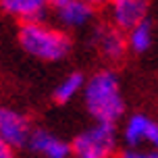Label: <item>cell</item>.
I'll return each instance as SVG.
<instances>
[{
  "instance_id": "obj_13",
  "label": "cell",
  "mask_w": 158,
  "mask_h": 158,
  "mask_svg": "<svg viewBox=\"0 0 158 158\" xmlns=\"http://www.w3.org/2000/svg\"><path fill=\"white\" fill-rule=\"evenodd\" d=\"M121 158H158L154 148H127Z\"/></svg>"
},
{
  "instance_id": "obj_10",
  "label": "cell",
  "mask_w": 158,
  "mask_h": 158,
  "mask_svg": "<svg viewBox=\"0 0 158 158\" xmlns=\"http://www.w3.org/2000/svg\"><path fill=\"white\" fill-rule=\"evenodd\" d=\"M0 8L21 23L44 21L50 10L48 0H0Z\"/></svg>"
},
{
  "instance_id": "obj_8",
  "label": "cell",
  "mask_w": 158,
  "mask_h": 158,
  "mask_svg": "<svg viewBox=\"0 0 158 158\" xmlns=\"http://www.w3.org/2000/svg\"><path fill=\"white\" fill-rule=\"evenodd\" d=\"M50 8L63 29H83L94 21V8L83 0H56Z\"/></svg>"
},
{
  "instance_id": "obj_2",
  "label": "cell",
  "mask_w": 158,
  "mask_h": 158,
  "mask_svg": "<svg viewBox=\"0 0 158 158\" xmlns=\"http://www.w3.org/2000/svg\"><path fill=\"white\" fill-rule=\"evenodd\" d=\"M19 46L33 58L42 63H58L69 56L71 52V38L54 25L46 21H33V23H21L19 27Z\"/></svg>"
},
{
  "instance_id": "obj_11",
  "label": "cell",
  "mask_w": 158,
  "mask_h": 158,
  "mask_svg": "<svg viewBox=\"0 0 158 158\" xmlns=\"http://www.w3.org/2000/svg\"><path fill=\"white\" fill-rule=\"evenodd\" d=\"M125 42H127V52L133 54H146L154 44V25L150 19H146L142 23L131 27L125 31Z\"/></svg>"
},
{
  "instance_id": "obj_6",
  "label": "cell",
  "mask_w": 158,
  "mask_h": 158,
  "mask_svg": "<svg viewBox=\"0 0 158 158\" xmlns=\"http://www.w3.org/2000/svg\"><path fill=\"white\" fill-rule=\"evenodd\" d=\"M31 121L15 108H0V139L8 148H25L31 135Z\"/></svg>"
},
{
  "instance_id": "obj_14",
  "label": "cell",
  "mask_w": 158,
  "mask_h": 158,
  "mask_svg": "<svg viewBox=\"0 0 158 158\" xmlns=\"http://www.w3.org/2000/svg\"><path fill=\"white\" fill-rule=\"evenodd\" d=\"M0 158H15V154H13V148H8L6 143L0 139Z\"/></svg>"
},
{
  "instance_id": "obj_5",
  "label": "cell",
  "mask_w": 158,
  "mask_h": 158,
  "mask_svg": "<svg viewBox=\"0 0 158 158\" xmlns=\"http://www.w3.org/2000/svg\"><path fill=\"white\" fill-rule=\"evenodd\" d=\"M110 25L118 31H129L150 15V0H108Z\"/></svg>"
},
{
  "instance_id": "obj_16",
  "label": "cell",
  "mask_w": 158,
  "mask_h": 158,
  "mask_svg": "<svg viewBox=\"0 0 158 158\" xmlns=\"http://www.w3.org/2000/svg\"><path fill=\"white\" fill-rule=\"evenodd\" d=\"M48 2H50V4H52V2H56V0H48Z\"/></svg>"
},
{
  "instance_id": "obj_15",
  "label": "cell",
  "mask_w": 158,
  "mask_h": 158,
  "mask_svg": "<svg viewBox=\"0 0 158 158\" xmlns=\"http://www.w3.org/2000/svg\"><path fill=\"white\" fill-rule=\"evenodd\" d=\"M83 2H85V4H89V6L94 8H100V6H106V4H108V0H83Z\"/></svg>"
},
{
  "instance_id": "obj_4",
  "label": "cell",
  "mask_w": 158,
  "mask_h": 158,
  "mask_svg": "<svg viewBox=\"0 0 158 158\" xmlns=\"http://www.w3.org/2000/svg\"><path fill=\"white\" fill-rule=\"evenodd\" d=\"M123 139L127 148H156L158 123L146 112H133L123 125Z\"/></svg>"
},
{
  "instance_id": "obj_12",
  "label": "cell",
  "mask_w": 158,
  "mask_h": 158,
  "mask_svg": "<svg viewBox=\"0 0 158 158\" xmlns=\"http://www.w3.org/2000/svg\"><path fill=\"white\" fill-rule=\"evenodd\" d=\"M83 83H85V75L81 71H73L58 81V85L54 87V94L52 96H54V100L58 104H69L71 100H75L81 94Z\"/></svg>"
},
{
  "instance_id": "obj_7",
  "label": "cell",
  "mask_w": 158,
  "mask_h": 158,
  "mask_svg": "<svg viewBox=\"0 0 158 158\" xmlns=\"http://www.w3.org/2000/svg\"><path fill=\"white\" fill-rule=\"evenodd\" d=\"M92 44L98 50V54L108 63H121L127 56V42L125 33L118 31L110 23L96 25L92 31Z\"/></svg>"
},
{
  "instance_id": "obj_3",
  "label": "cell",
  "mask_w": 158,
  "mask_h": 158,
  "mask_svg": "<svg viewBox=\"0 0 158 158\" xmlns=\"http://www.w3.org/2000/svg\"><path fill=\"white\" fill-rule=\"evenodd\" d=\"M71 158H112L117 154L118 133L112 123H94L75 135Z\"/></svg>"
},
{
  "instance_id": "obj_9",
  "label": "cell",
  "mask_w": 158,
  "mask_h": 158,
  "mask_svg": "<svg viewBox=\"0 0 158 158\" xmlns=\"http://www.w3.org/2000/svg\"><path fill=\"white\" fill-rule=\"evenodd\" d=\"M27 148L42 158H71V146L48 129H31Z\"/></svg>"
},
{
  "instance_id": "obj_1",
  "label": "cell",
  "mask_w": 158,
  "mask_h": 158,
  "mask_svg": "<svg viewBox=\"0 0 158 158\" xmlns=\"http://www.w3.org/2000/svg\"><path fill=\"white\" fill-rule=\"evenodd\" d=\"M83 106L96 123H112L125 117V94L121 77L112 69H100L89 75L81 89Z\"/></svg>"
}]
</instances>
